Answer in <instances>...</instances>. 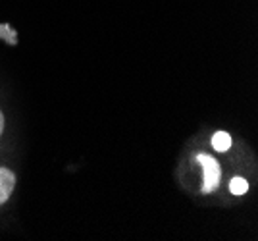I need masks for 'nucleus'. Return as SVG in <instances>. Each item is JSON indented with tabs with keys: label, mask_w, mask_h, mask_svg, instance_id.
Instances as JSON below:
<instances>
[{
	"label": "nucleus",
	"mask_w": 258,
	"mask_h": 241,
	"mask_svg": "<svg viewBox=\"0 0 258 241\" xmlns=\"http://www.w3.org/2000/svg\"><path fill=\"white\" fill-rule=\"evenodd\" d=\"M197 160L205 168V186H203V191L210 193L220 184V164L216 162L212 156H208V154H199Z\"/></svg>",
	"instance_id": "nucleus-1"
},
{
	"label": "nucleus",
	"mask_w": 258,
	"mask_h": 241,
	"mask_svg": "<svg viewBox=\"0 0 258 241\" xmlns=\"http://www.w3.org/2000/svg\"><path fill=\"white\" fill-rule=\"evenodd\" d=\"M14 186H16V175L6 168H0V205L8 201L14 191Z\"/></svg>",
	"instance_id": "nucleus-2"
},
{
	"label": "nucleus",
	"mask_w": 258,
	"mask_h": 241,
	"mask_svg": "<svg viewBox=\"0 0 258 241\" xmlns=\"http://www.w3.org/2000/svg\"><path fill=\"white\" fill-rule=\"evenodd\" d=\"M212 147H214L218 153H226L227 149L231 147V137H229V133L226 132H218L212 137Z\"/></svg>",
	"instance_id": "nucleus-3"
},
{
	"label": "nucleus",
	"mask_w": 258,
	"mask_h": 241,
	"mask_svg": "<svg viewBox=\"0 0 258 241\" xmlns=\"http://www.w3.org/2000/svg\"><path fill=\"white\" fill-rule=\"evenodd\" d=\"M229 189H231V193H235V195H243V193H247L248 191L247 179H243V177H233V179H231V184H229Z\"/></svg>",
	"instance_id": "nucleus-4"
},
{
	"label": "nucleus",
	"mask_w": 258,
	"mask_h": 241,
	"mask_svg": "<svg viewBox=\"0 0 258 241\" xmlns=\"http://www.w3.org/2000/svg\"><path fill=\"white\" fill-rule=\"evenodd\" d=\"M4 130V116H2V112H0V133Z\"/></svg>",
	"instance_id": "nucleus-5"
}]
</instances>
